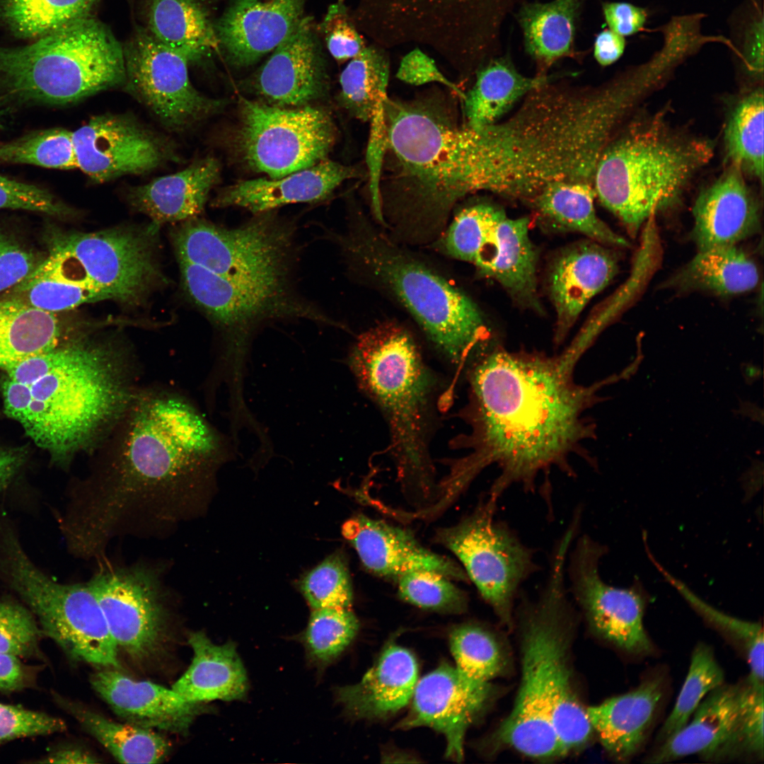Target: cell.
Listing matches in <instances>:
<instances>
[{"label":"cell","mask_w":764,"mask_h":764,"mask_svg":"<svg viewBox=\"0 0 764 764\" xmlns=\"http://www.w3.org/2000/svg\"><path fill=\"white\" fill-rule=\"evenodd\" d=\"M257 215L232 228L197 218L182 222L172 236L178 260L240 283L291 288L294 228L272 211Z\"/></svg>","instance_id":"obj_9"},{"label":"cell","mask_w":764,"mask_h":764,"mask_svg":"<svg viewBox=\"0 0 764 764\" xmlns=\"http://www.w3.org/2000/svg\"><path fill=\"white\" fill-rule=\"evenodd\" d=\"M342 533L363 565L378 576L398 579L412 572L430 570L452 580H469L457 563L428 550L407 531L381 520L359 514L345 522Z\"/></svg>","instance_id":"obj_20"},{"label":"cell","mask_w":764,"mask_h":764,"mask_svg":"<svg viewBox=\"0 0 764 764\" xmlns=\"http://www.w3.org/2000/svg\"><path fill=\"white\" fill-rule=\"evenodd\" d=\"M179 263L186 293L221 333L223 348L216 370L225 378L231 405L245 402V362L251 337L258 326L285 318L330 323L316 307L293 293L291 288L240 283L194 264Z\"/></svg>","instance_id":"obj_7"},{"label":"cell","mask_w":764,"mask_h":764,"mask_svg":"<svg viewBox=\"0 0 764 764\" xmlns=\"http://www.w3.org/2000/svg\"><path fill=\"white\" fill-rule=\"evenodd\" d=\"M300 590L313 610L351 608L353 593L345 556L338 552L326 557L304 575Z\"/></svg>","instance_id":"obj_51"},{"label":"cell","mask_w":764,"mask_h":764,"mask_svg":"<svg viewBox=\"0 0 764 764\" xmlns=\"http://www.w3.org/2000/svg\"><path fill=\"white\" fill-rule=\"evenodd\" d=\"M145 12L146 29L189 62L219 45L208 13L197 0H146Z\"/></svg>","instance_id":"obj_34"},{"label":"cell","mask_w":764,"mask_h":764,"mask_svg":"<svg viewBox=\"0 0 764 764\" xmlns=\"http://www.w3.org/2000/svg\"><path fill=\"white\" fill-rule=\"evenodd\" d=\"M497 502L487 496L474 511L436 533V540L459 560L482 598L504 621L521 584L538 569L532 550L495 518Z\"/></svg>","instance_id":"obj_12"},{"label":"cell","mask_w":764,"mask_h":764,"mask_svg":"<svg viewBox=\"0 0 764 764\" xmlns=\"http://www.w3.org/2000/svg\"><path fill=\"white\" fill-rule=\"evenodd\" d=\"M504 214L502 209L486 203L463 208L439 237L438 249L473 265Z\"/></svg>","instance_id":"obj_47"},{"label":"cell","mask_w":764,"mask_h":764,"mask_svg":"<svg viewBox=\"0 0 764 764\" xmlns=\"http://www.w3.org/2000/svg\"><path fill=\"white\" fill-rule=\"evenodd\" d=\"M713 155L712 144L672 129L659 117L633 122L601 153L594 188L632 234L673 205Z\"/></svg>","instance_id":"obj_4"},{"label":"cell","mask_w":764,"mask_h":764,"mask_svg":"<svg viewBox=\"0 0 764 764\" xmlns=\"http://www.w3.org/2000/svg\"><path fill=\"white\" fill-rule=\"evenodd\" d=\"M602 8L610 30L623 37L637 33L646 22V11L629 3L606 2Z\"/></svg>","instance_id":"obj_60"},{"label":"cell","mask_w":764,"mask_h":764,"mask_svg":"<svg viewBox=\"0 0 764 764\" xmlns=\"http://www.w3.org/2000/svg\"><path fill=\"white\" fill-rule=\"evenodd\" d=\"M328 111L282 108L241 98L235 144L253 170L280 178L326 159L336 139Z\"/></svg>","instance_id":"obj_11"},{"label":"cell","mask_w":764,"mask_h":764,"mask_svg":"<svg viewBox=\"0 0 764 764\" xmlns=\"http://www.w3.org/2000/svg\"><path fill=\"white\" fill-rule=\"evenodd\" d=\"M739 713L727 736L708 760L740 758L763 760L764 753V683L748 677L741 683Z\"/></svg>","instance_id":"obj_45"},{"label":"cell","mask_w":764,"mask_h":764,"mask_svg":"<svg viewBox=\"0 0 764 764\" xmlns=\"http://www.w3.org/2000/svg\"><path fill=\"white\" fill-rule=\"evenodd\" d=\"M219 173V164L214 158H204L178 173L132 187L127 198L136 210L159 226L183 222L197 218L203 211Z\"/></svg>","instance_id":"obj_29"},{"label":"cell","mask_w":764,"mask_h":764,"mask_svg":"<svg viewBox=\"0 0 764 764\" xmlns=\"http://www.w3.org/2000/svg\"><path fill=\"white\" fill-rule=\"evenodd\" d=\"M370 132L366 153L369 175V190L371 207L375 217L385 224L381 204V179L388 146L384 105L373 115L370 121Z\"/></svg>","instance_id":"obj_57"},{"label":"cell","mask_w":764,"mask_h":764,"mask_svg":"<svg viewBox=\"0 0 764 764\" xmlns=\"http://www.w3.org/2000/svg\"><path fill=\"white\" fill-rule=\"evenodd\" d=\"M62 328L55 313L11 297L0 301V369L58 345Z\"/></svg>","instance_id":"obj_37"},{"label":"cell","mask_w":764,"mask_h":764,"mask_svg":"<svg viewBox=\"0 0 764 764\" xmlns=\"http://www.w3.org/2000/svg\"><path fill=\"white\" fill-rule=\"evenodd\" d=\"M724 682V673L712 649L700 642L694 648L689 669L675 705L657 736L661 743L683 727L702 700Z\"/></svg>","instance_id":"obj_46"},{"label":"cell","mask_w":764,"mask_h":764,"mask_svg":"<svg viewBox=\"0 0 764 764\" xmlns=\"http://www.w3.org/2000/svg\"><path fill=\"white\" fill-rule=\"evenodd\" d=\"M66 729L60 718L0 702V744L19 738L62 732Z\"/></svg>","instance_id":"obj_55"},{"label":"cell","mask_w":764,"mask_h":764,"mask_svg":"<svg viewBox=\"0 0 764 764\" xmlns=\"http://www.w3.org/2000/svg\"><path fill=\"white\" fill-rule=\"evenodd\" d=\"M490 685H475L463 679L456 667L444 664L417 681L403 729L428 727L446 738V756L463 758L465 731L485 705Z\"/></svg>","instance_id":"obj_18"},{"label":"cell","mask_w":764,"mask_h":764,"mask_svg":"<svg viewBox=\"0 0 764 764\" xmlns=\"http://www.w3.org/2000/svg\"><path fill=\"white\" fill-rule=\"evenodd\" d=\"M1 569L35 617L44 636L73 660L119 668L118 647L88 583L64 584L29 559L11 533L3 539Z\"/></svg>","instance_id":"obj_8"},{"label":"cell","mask_w":764,"mask_h":764,"mask_svg":"<svg viewBox=\"0 0 764 764\" xmlns=\"http://www.w3.org/2000/svg\"><path fill=\"white\" fill-rule=\"evenodd\" d=\"M741 371L744 381L748 385H751L763 376L761 368L751 362L742 363L741 364Z\"/></svg>","instance_id":"obj_64"},{"label":"cell","mask_w":764,"mask_h":764,"mask_svg":"<svg viewBox=\"0 0 764 764\" xmlns=\"http://www.w3.org/2000/svg\"><path fill=\"white\" fill-rule=\"evenodd\" d=\"M320 29L330 53L340 62L354 58L367 45L352 18L345 0H337L330 6Z\"/></svg>","instance_id":"obj_54"},{"label":"cell","mask_w":764,"mask_h":764,"mask_svg":"<svg viewBox=\"0 0 764 764\" xmlns=\"http://www.w3.org/2000/svg\"><path fill=\"white\" fill-rule=\"evenodd\" d=\"M37 672L21 659L0 654V691L11 693L33 686Z\"/></svg>","instance_id":"obj_61"},{"label":"cell","mask_w":764,"mask_h":764,"mask_svg":"<svg viewBox=\"0 0 764 764\" xmlns=\"http://www.w3.org/2000/svg\"><path fill=\"white\" fill-rule=\"evenodd\" d=\"M56 700L120 763H157L169 752L168 741L153 729L112 721L63 698Z\"/></svg>","instance_id":"obj_39"},{"label":"cell","mask_w":764,"mask_h":764,"mask_svg":"<svg viewBox=\"0 0 764 764\" xmlns=\"http://www.w3.org/2000/svg\"><path fill=\"white\" fill-rule=\"evenodd\" d=\"M306 0H232L215 25L228 61L247 66L273 51L302 19Z\"/></svg>","instance_id":"obj_22"},{"label":"cell","mask_w":764,"mask_h":764,"mask_svg":"<svg viewBox=\"0 0 764 764\" xmlns=\"http://www.w3.org/2000/svg\"><path fill=\"white\" fill-rule=\"evenodd\" d=\"M759 279L755 262L734 245L698 250L673 283L685 289L731 296L753 289Z\"/></svg>","instance_id":"obj_38"},{"label":"cell","mask_w":764,"mask_h":764,"mask_svg":"<svg viewBox=\"0 0 764 764\" xmlns=\"http://www.w3.org/2000/svg\"><path fill=\"white\" fill-rule=\"evenodd\" d=\"M13 288L11 298L53 313L71 310L85 303L112 300L103 291L82 286L65 279L47 258Z\"/></svg>","instance_id":"obj_44"},{"label":"cell","mask_w":764,"mask_h":764,"mask_svg":"<svg viewBox=\"0 0 764 764\" xmlns=\"http://www.w3.org/2000/svg\"><path fill=\"white\" fill-rule=\"evenodd\" d=\"M98 448L91 498L71 526L89 553L100 551L116 525L139 507L175 517L183 501L236 453L192 402L153 389L138 390Z\"/></svg>","instance_id":"obj_2"},{"label":"cell","mask_w":764,"mask_h":764,"mask_svg":"<svg viewBox=\"0 0 764 764\" xmlns=\"http://www.w3.org/2000/svg\"><path fill=\"white\" fill-rule=\"evenodd\" d=\"M724 141L730 164L763 181V91L757 88L735 106L727 122Z\"/></svg>","instance_id":"obj_41"},{"label":"cell","mask_w":764,"mask_h":764,"mask_svg":"<svg viewBox=\"0 0 764 764\" xmlns=\"http://www.w3.org/2000/svg\"><path fill=\"white\" fill-rule=\"evenodd\" d=\"M91 683L118 717L137 727L186 734L204 712L202 704L185 700L173 688L134 681L116 668L95 673Z\"/></svg>","instance_id":"obj_23"},{"label":"cell","mask_w":764,"mask_h":764,"mask_svg":"<svg viewBox=\"0 0 764 764\" xmlns=\"http://www.w3.org/2000/svg\"><path fill=\"white\" fill-rule=\"evenodd\" d=\"M396 76L400 81L414 86L441 83L457 93L461 100L464 96V93L457 85L448 80L434 61L419 49L413 50L402 59Z\"/></svg>","instance_id":"obj_59"},{"label":"cell","mask_w":764,"mask_h":764,"mask_svg":"<svg viewBox=\"0 0 764 764\" xmlns=\"http://www.w3.org/2000/svg\"><path fill=\"white\" fill-rule=\"evenodd\" d=\"M742 173L731 165L698 197L693 209V238L698 250L734 245L758 232V204Z\"/></svg>","instance_id":"obj_25"},{"label":"cell","mask_w":764,"mask_h":764,"mask_svg":"<svg viewBox=\"0 0 764 764\" xmlns=\"http://www.w3.org/2000/svg\"><path fill=\"white\" fill-rule=\"evenodd\" d=\"M341 239L352 263L394 295L452 362L460 364L481 351L488 329L478 306L463 291L363 218Z\"/></svg>","instance_id":"obj_6"},{"label":"cell","mask_w":764,"mask_h":764,"mask_svg":"<svg viewBox=\"0 0 764 764\" xmlns=\"http://www.w3.org/2000/svg\"><path fill=\"white\" fill-rule=\"evenodd\" d=\"M417 678L412 654L403 647L390 645L360 681L338 688L336 696L352 717L384 718L409 703Z\"/></svg>","instance_id":"obj_27"},{"label":"cell","mask_w":764,"mask_h":764,"mask_svg":"<svg viewBox=\"0 0 764 764\" xmlns=\"http://www.w3.org/2000/svg\"><path fill=\"white\" fill-rule=\"evenodd\" d=\"M44 636L30 610L0 599V654L18 659L42 657L40 642Z\"/></svg>","instance_id":"obj_53"},{"label":"cell","mask_w":764,"mask_h":764,"mask_svg":"<svg viewBox=\"0 0 764 764\" xmlns=\"http://www.w3.org/2000/svg\"><path fill=\"white\" fill-rule=\"evenodd\" d=\"M664 693L662 679L644 680L626 693L586 708L592 729L608 753L628 760L643 745Z\"/></svg>","instance_id":"obj_28"},{"label":"cell","mask_w":764,"mask_h":764,"mask_svg":"<svg viewBox=\"0 0 764 764\" xmlns=\"http://www.w3.org/2000/svg\"><path fill=\"white\" fill-rule=\"evenodd\" d=\"M741 690V683H723L712 690L687 724L661 742L645 762L664 763L695 754L708 760L734 726L739 713Z\"/></svg>","instance_id":"obj_32"},{"label":"cell","mask_w":764,"mask_h":764,"mask_svg":"<svg viewBox=\"0 0 764 764\" xmlns=\"http://www.w3.org/2000/svg\"><path fill=\"white\" fill-rule=\"evenodd\" d=\"M40 262L31 250L0 231V292L19 284Z\"/></svg>","instance_id":"obj_58"},{"label":"cell","mask_w":764,"mask_h":764,"mask_svg":"<svg viewBox=\"0 0 764 764\" xmlns=\"http://www.w3.org/2000/svg\"><path fill=\"white\" fill-rule=\"evenodd\" d=\"M358 628L351 608L313 609L303 635L311 660L319 664L332 661L352 642Z\"/></svg>","instance_id":"obj_50"},{"label":"cell","mask_w":764,"mask_h":764,"mask_svg":"<svg viewBox=\"0 0 764 764\" xmlns=\"http://www.w3.org/2000/svg\"><path fill=\"white\" fill-rule=\"evenodd\" d=\"M525 620L520 688L514 707L499 730L502 741L533 758L565 754L552 727L545 682V647L554 592L544 587Z\"/></svg>","instance_id":"obj_15"},{"label":"cell","mask_w":764,"mask_h":764,"mask_svg":"<svg viewBox=\"0 0 764 764\" xmlns=\"http://www.w3.org/2000/svg\"><path fill=\"white\" fill-rule=\"evenodd\" d=\"M23 209L54 216H66L73 211L52 193L36 185L0 175V209Z\"/></svg>","instance_id":"obj_56"},{"label":"cell","mask_w":764,"mask_h":764,"mask_svg":"<svg viewBox=\"0 0 764 764\" xmlns=\"http://www.w3.org/2000/svg\"><path fill=\"white\" fill-rule=\"evenodd\" d=\"M625 47L624 37L611 30H603L596 37L594 55L602 66L615 62L623 54Z\"/></svg>","instance_id":"obj_62"},{"label":"cell","mask_w":764,"mask_h":764,"mask_svg":"<svg viewBox=\"0 0 764 764\" xmlns=\"http://www.w3.org/2000/svg\"><path fill=\"white\" fill-rule=\"evenodd\" d=\"M127 88L166 126L187 127L221 108L190 80L188 60L139 28L122 47Z\"/></svg>","instance_id":"obj_13"},{"label":"cell","mask_w":764,"mask_h":764,"mask_svg":"<svg viewBox=\"0 0 764 764\" xmlns=\"http://www.w3.org/2000/svg\"><path fill=\"white\" fill-rule=\"evenodd\" d=\"M159 226L117 227L96 232L57 231L50 254L73 283L135 305L163 279L156 254Z\"/></svg>","instance_id":"obj_10"},{"label":"cell","mask_w":764,"mask_h":764,"mask_svg":"<svg viewBox=\"0 0 764 764\" xmlns=\"http://www.w3.org/2000/svg\"><path fill=\"white\" fill-rule=\"evenodd\" d=\"M398 591L404 601L436 611L459 613L468 604L465 593L445 575L430 570L405 574L398 579Z\"/></svg>","instance_id":"obj_52"},{"label":"cell","mask_w":764,"mask_h":764,"mask_svg":"<svg viewBox=\"0 0 764 764\" xmlns=\"http://www.w3.org/2000/svg\"><path fill=\"white\" fill-rule=\"evenodd\" d=\"M118 649L142 660L163 641L166 610L158 578L137 567L104 569L88 582Z\"/></svg>","instance_id":"obj_16"},{"label":"cell","mask_w":764,"mask_h":764,"mask_svg":"<svg viewBox=\"0 0 764 764\" xmlns=\"http://www.w3.org/2000/svg\"><path fill=\"white\" fill-rule=\"evenodd\" d=\"M361 175L356 167L326 158L280 178H260L238 182L222 189L212 205L238 207L259 214L286 204L325 199L342 182Z\"/></svg>","instance_id":"obj_24"},{"label":"cell","mask_w":764,"mask_h":764,"mask_svg":"<svg viewBox=\"0 0 764 764\" xmlns=\"http://www.w3.org/2000/svg\"><path fill=\"white\" fill-rule=\"evenodd\" d=\"M606 552L589 536L578 538L567 568L572 592L601 636L627 653L649 654L653 644L644 625L645 591L639 583L622 588L606 582L599 572Z\"/></svg>","instance_id":"obj_14"},{"label":"cell","mask_w":764,"mask_h":764,"mask_svg":"<svg viewBox=\"0 0 764 764\" xmlns=\"http://www.w3.org/2000/svg\"><path fill=\"white\" fill-rule=\"evenodd\" d=\"M584 0L526 3L518 13L526 52L549 65L573 51L576 23Z\"/></svg>","instance_id":"obj_36"},{"label":"cell","mask_w":764,"mask_h":764,"mask_svg":"<svg viewBox=\"0 0 764 764\" xmlns=\"http://www.w3.org/2000/svg\"><path fill=\"white\" fill-rule=\"evenodd\" d=\"M616 255L590 239L561 249L552 260L547 286L556 314L555 341L561 343L586 304L618 272Z\"/></svg>","instance_id":"obj_21"},{"label":"cell","mask_w":764,"mask_h":764,"mask_svg":"<svg viewBox=\"0 0 764 764\" xmlns=\"http://www.w3.org/2000/svg\"><path fill=\"white\" fill-rule=\"evenodd\" d=\"M348 362L360 388L385 416L400 479L428 490L432 470L427 434L433 378L413 338L395 323H379L358 337Z\"/></svg>","instance_id":"obj_5"},{"label":"cell","mask_w":764,"mask_h":764,"mask_svg":"<svg viewBox=\"0 0 764 764\" xmlns=\"http://www.w3.org/2000/svg\"><path fill=\"white\" fill-rule=\"evenodd\" d=\"M566 589L555 594L548 623L545 647V682L552 727L565 754L581 746L592 727L586 710L572 684L567 663L563 623L567 617Z\"/></svg>","instance_id":"obj_26"},{"label":"cell","mask_w":764,"mask_h":764,"mask_svg":"<svg viewBox=\"0 0 764 764\" xmlns=\"http://www.w3.org/2000/svg\"><path fill=\"white\" fill-rule=\"evenodd\" d=\"M595 197L591 183L560 181L544 187L529 202L541 221L552 229L579 233L606 246H629L598 216Z\"/></svg>","instance_id":"obj_33"},{"label":"cell","mask_w":764,"mask_h":764,"mask_svg":"<svg viewBox=\"0 0 764 764\" xmlns=\"http://www.w3.org/2000/svg\"><path fill=\"white\" fill-rule=\"evenodd\" d=\"M190 665L172 688L185 700L201 703L243 699L248 690L245 669L236 645L216 644L202 631L189 635Z\"/></svg>","instance_id":"obj_30"},{"label":"cell","mask_w":764,"mask_h":764,"mask_svg":"<svg viewBox=\"0 0 764 764\" xmlns=\"http://www.w3.org/2000/svg\"><path fill=\"white\" fill-rule=\"evenodd\" d=\"M137 374L118 339L79 332L4 370V412L56 461L67 463L108 436L139 389Z\"/></svg>","instance_id":"obj_3"},{"label":"cell","mask_w":764,"mask_h":764,"mask_svg":"<svg viewBox=\"0 0 764 764\" xmlns=\"http://www.w3.org/2000/svg\"><path fill=\"white\" fill-rule=\"evenodd\" d=\"M72 137L78 168L96 183L146 173L168 158L163 141L125 115L95 116Z\"/></svg>","instance_id":"obj_17"},{"label":"cell","mask_w":764,"mask_h":764,"mask_svg":"<svg viewBox=\"0 0 764 764\" xmlns=\"http://www.w3.org/2000/svg\"><path fill=\"white\" fill-rule=\"evenodd\" d=\"M574 367L558 357L494 350L482 354L469 374L464 415L470 433L456 440L466 453L452 460L441 492L456 498L482 470L497 465L488 496L496 500L513 485L533 490L552 468L572 473L568 460L595 436L584 414L596 391L613 375L590 386L576 384Z\"/></svg>","instance_id":"obj_1"},{"label":"cell","mask_w":764,"mask_h":764,"mask_svg":"<svg viewBox=\"0 0 764 764\" xmlns=\"http://www.w3.org/2000/svg\"><path fill=\"white\" fill-rule=\"evenodd\" d=\"M648 556L658 571L695 612L742 650L750 666L748 677L754 682L763 683L764 637L762 624L737 618L712 606L669 573L652 554Z\"/></svg>","instance_id":"obj_43"},{"label":"cell","mask_w":764,"mask_h":764,"mask_svg":"<svg viewBox=\"0 0 764 764\" xmlns=\"http://www.w3.org/2000/svg\"><path fill=\"white\" fill-rule=\"evenodd\" d=\"M538 250L525 217L499 221L487 260L480 273L498 282L519 305L542 311L538 295Z\"/></svg>","instance_id":"obj_31"},{"label":"cell","mask_w":764,"mask_h":764,"mask_svg":"<svg viewBox=\"0 0 764 764\" xmlns=\"http://www.w3.org/2000/svg\"><path fill=\"white\" fill-rule=\"evenodd\" d=\"M327 81L325 57L312 18L303 17L257 71L252 86L267 104L296 108L323 96Z\"/></svg>","instance_id":"obj_19"},{"label":"cell","mask_w":764,"mask_h":764,"mask_svg":"<svg viewBox=\"0 0 764 764\" xmlns=\"http://www.w3.org/2000/svg\"><path fill=\"white\" fill-rule=\"evenodd\" d=\"M98 0H0V20L16 37H41L89 16Z\"/></svg>","instance_id":"obj_42"},{"label":"cell","mask_w":764,"mask_h":764,"mask_svg":"<svg viewBox=\"0 0 764 764\" xmlns=\"http://www.w3.org/2000/svg\"><path fill=\"white\" fill-rule=\"evenodd\" d=\"M450 646L457 671L470 683L489 684L502 668L497 642L480 627L463 625L456 628L450 637Z\"/></svg>","instance_id":"obj_49"},{"label":"cell","mask_w":764,"mask_h":764,"mask_svg":"<svg viewBox=\"0 0 764 764\" xmlns=\"http://www.w3.org/2000/svg\"><path fill=\"white\" fill-rule=\"evenodd\" d=\"M0 163L29 164L62 170L76 168L72 132L50 129L0 142Z\"/></svg>","instance_id":"obj_48"},{"label":"cell","mask_w":764,"mask_h":764,"mask_svg":"<svg viewBox=\"0 0 764 764\" xmlns=\"http://www.w3.org/2000/svg\"><path fill=\"white\" fill-rule=\"evenodd\" d=\"M552 80L549 76H525L507 59H492L478 70L475 84L464 93V121L477 127L496 122L515 102Z\"/></svg>","instance_id":"obj_35"},{"label":"cell","mask_w":764,"mask_h":764,"mask_svg":"<svg viewBox=\"0 0 764 764\" xmlns=\"http://www.w3.org/2000/svg\"><path fill=\"white\" fill-rule=\"evenodd\" d=\"M389 76L385 51L379 45H366L341 73V105L353 117L369 122L388 97Z\"/></svg>","instance_id":"obj_40"},{"label":"cell","mask_w":764,"mask_h":764,"mask_svg":"<svg viewBox=\"0 0 764 764\" xmlns=\"http://www.w3.org/2000/svg\"><path fill=\"white\" fill-rule=\"evenodd\" d=\"M39 763H96L99 761L88 751L77 747H64L50 753Z\"/></svg>","instance_id":"obj_63"}]
</instances>
